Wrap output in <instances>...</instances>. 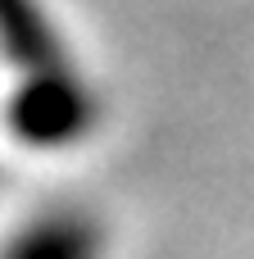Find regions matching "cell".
Listing matches in <instances>:
<instances>
[{
    "label": "cell",
    "mask_w": 254,
    "mask_h": 259,
    "mask_svg": "<svg viewBox=\"0 0 254 259\" xmlns=\"http://www.w3.org/2000/svg\"><path fill=\"white\" fill-rule=\"evenodd\" d=\"M5 118H9V132L18 141L41 146V150H59L91 127L95 105H91L86 87L77 82V73H68V77H23L18 91L9 96Z\"/></svg>",
    "instance_id": "cell-1"
},
{
    "label": "cell",
    "mask_w": 254,
    "mask_h": 259,
    "mask_svg": "<svg viewBox=\"0 0 254 259\" xmlns=\"http://www.w3.org/2000/svg\"><path fill=\"white\" fill-rule=\"evenodd\" d=\"M0 50L23 77H68V50L41 0H0Z\"/></svg>",
    "instance_id": "cell-2"
},
{
    "label": "cell",
    "mask_w": 254,
    "mask_h": 259,
    "mask_svg": "<svg viewBox=\"0 0 254 259\" xmlns=\"http://www.w3.org/2000/svg\"><path fill=\"white\" fill-rule=\"evenodd\" d=\"M95 255H100V228L73 209L32 219L0 250V259H95Z\"/></svg>",
    "instance_id": "cell-3"
}]
</instances>
